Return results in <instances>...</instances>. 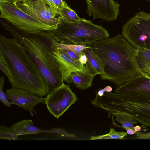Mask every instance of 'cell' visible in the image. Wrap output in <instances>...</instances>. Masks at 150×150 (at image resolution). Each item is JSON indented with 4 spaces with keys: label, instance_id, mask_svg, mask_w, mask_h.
Instances as JSON below:
<instances>
[{
    "label": "cell",
    "instance_id": "obj_12",
    "mask_svg": "<svg viewBox=\"0 0 150 150\" xmlns=\"http://www.w3.org/2000/svg\"><path fill=\"white\" fill-rule=\"evenodd\" d=\"M54 38L52 44V55L59 65L63 81L67 83L71 74L76 71H84L87 67L79 61L74 60L58 48Z\"/></svg>",
    "mask_w": 150,
    "mask_h": 150
},
{
    "label": "cell",
    "instance_id": "obj_19",
    "mask_svg": "<svg viewBox=\"0 0 150 150\" xmlns=\"http://www.w3.org/2000/svg\"><path fill=\"white\" fill-rule=\"evenodd\" d=\"M58 15L61 20L67 22L76 23L81 19L75 11L69 6L60 10Z\"/></svg>",
    "mask_w": 150,
    "mask_h": 150
},
{
    "label": "cell",
    "instance_id": "obj_27",
    "mask_svg": "<svg viewBox=\"0 0 150 150\" xmlns=\"http://www.w3.org/2000/svg\"><path fill=\"white\" fill-rule=\"evenodd\" d=\"M112 90V87L110 86H108L103 89L99 90L96 93V95L99 96H101L103 95L104 92H111Z\"/></svg>",
    "mask_w": 150,
    "mask_h": 150
},
{
    "label": "cell",
    "instance_id": "obj_1",
    "mask_svg": "<svg viewBox=\"0 0 150 150\" xmlns=\"http://www.w3.org/2000/svg\"><path fill=\"white\" fill-rule=\"evenodd\" d=\"M91 45L104 65V74L101 75L102 80L119 86L135 77L146 75L137 63L136 49L122 34L95 42Z\"/></svg>",
    "mask_w": 150,
    "mask_h": 150
},
{
    "label": "cell",
    "instance_id": "obj_5",
    "mask_svg": "<svg viewBox=\"0 0 150 150\" xmlns=\"http://www.w3.org/2000/svg\"><path fill=\"white\" fill-rule=\"evenodd\" d=\"M50 32L58 42L63 44H92L109 36L108 31L102 26L83 18L76 23L60 19L57 28Z\"/></svg>",
    "mask_w": 150,
    "mask_h": 150
},
{
    "label": "cell",
    "instance_id": "obj_11",
    "mask_svg": "<svg viewBox=\"0 0 150 150\" xmlns=\"http://www.w3.org/2000/svg\"><path fill=\"white\" fill-rule=\"evenodd\" d=\"M8 99L12 104L17 105L29 111L33 116L35 107L39 104L45 103V98H43L25 90L11 87L6 91Z\"/></svg>",
    "mask_w": 150,
    "mask_h": 150
},
{
    "label": "cell",
    "instance_id": "obj_10",
    "mask_svg": "<svg viewBox=\"0 0 150 150\" xmlns=\"http://www.w3.org/2000/svg\"><path fill=\"white\" fill-rule=\"evenodd\" d=\"M86 13L93 20L100 18L109 22L116 20L120 4L115 0H86Z\"/></svg>",
    "mask_w": 150,
    "mask_h": 150
},
{
    "label": "cell",
    "instance_id": "obj_4",
    "mask_svg": "<svg viewBox=\"0 0 150 150\" xmlns=\"http://www.w3.org/2000/svg\"><path fill=\"white\" fill-rule=\"evenodd\" d=\"M91 103L106 111L109 117L120 113L133 118L142 127H150V92H105L101 96L96 95Z\"/></svg>",
    "mask_w": 150,
    "mask_h": 150
},
{
    "label": "cell",
    "instance_id": "obj_29",
    "mask_svg": "<svg viewBox=\"0 0 150 150\" xmlns=\"http://www.w3.org/2000/svg\"><path fill=\"white\" fill-rule=\"evenodd\" d=\"M49 5L54 11L56 12L58 14V13L56 9L54 3V0H42Z\"/></svg>",
    "mask_w": 150,
    "mask_h": 150
},
{
    "label": "cell",
    "instance_id": "obj_25",
    "mask_svg": "<svg viewBox=\"0 0 150 150\" xmlns=\"http://www.w3.org/2000/svg\"><path fill=\"white\" fill-rule=\"evenodd\" d=\"M64 52L67 54L68 56L70 57L72 59L76 61H79V57L75 53H74L70 50H66L61 49Z\"/></svg>",
    "mask_w": 150,
    "mask_h": 150
},
{
    "label": "cell",
    "instance_id": "obj_23",
    "mask_svg": "<svg viewBox=\"0 0 150 150\" xmlns=\"http://www.w3.org/2000/svg\"><path fill=\"white\" fill-rule=\"evenodd\" d=\"M4 80V75L1 76L0 77V100L5 106L10 107L12 104L8 99L6 93L4 92L3 90Z\"/></svg>",
    "mask_w": 150,
    "mask_h": 150
},
{
    "label": "cell",
    "instance_id": "obj_15",
    "mask_svg": "<svg viewBox=\"0 0 150 150\" xmlns=\"http://www.w3.org/2000/svg\"><path fill=\"white\" fill-rule=\"evenodd\" d=\"M11 127L15 133L18 136L38 134L41 133H48L59 134V128L50 130H43L34 126L30 120L19 121L12 125Z\"/></svg>",
    "mask_w": 150,
    "mask_h": 150
},
{
    "label": "cell",
    "instance_id": "obj_7",
    "mask_svg": "<svg viewBox=\"0 0 150 150\" xmlns=\"http://www.w3.org/2000/svg\"><path fill=\"white\" fill-rule=\"evenodd\" d=\"M122 34L136 49L150 50V14L137 13L123 25Z\"/></svg>",
    "mask_w": 150,
    "mask_h": 150
},
{
    "label": "cell",
    "instance_id": "obj_3",
    "mask_svg": "<svg viewBox=\"0 0 150 150\" xmlns=\"http://www.w3.org/2000/svg\"><path fill=\"white\" fill-rule=\"evenodd\" d=\"M1 24L23 47L40 71L45 83L47 95L63 84L60 68L52 55L54 38L50 31L30 33L4 21H1Z\"/></svg>",
    "mask_w": 150,
    "mask_h": 150
},
{
    "label": "cell",
    "instance_id": "obj_30",
    "mask_svg": "<svg viewBox=\"0 0 150 150\" xmlns=\"http://www.w3.org/2000/svg\"><path fill=\"white\" fill-rule=\"evenodd\" d=\"M125 129L126 130L127 133L129 135H133L135 134L136 132L134 130L130 129Z\"/></svg>",
    "mask_w": 150,
    "mask_h": 150
},
{
    "label": "cell",
    "instance_id": "obj_20",
    "mask_svg": "<svg viewBox=\"0 0 150 150\" xmlns=\"http://www.w3.org/2000/svg\"><path fill=\"white\" fill-rule=\"evenodd\" d=\"M127 135V133L124 132H119L111 128L110 132L107 134L98 136H91L89 139L91 140L104 139H123Z\"/></svg>",
    "mask_w": 150,
    "mask_h": 150
},
{
    "label": "cell",
    "instance_id": "obj_18",
    "mask_svg": "<svg viewBox=\"0 0 150 150\" xmlns=\"http://www.w3.org/2000/svg\"><path fill=\"white\" fill-rule=\"evenodd\" d=\"M111 117H112V120L115 117L116 121L121 125L120 127L125 129H130L134 130V125L138 122L130 116L120 113H114Z\"/></svg>",
    "mask_w": 150,
    "mask_h": 150
},
{
    "label": "cell",
    "instance_id": "obj_24",
    "mask_svg": "<svg viewBox=\"0 0 150 150\" xmlns=\"http://www.w3.org/2000/svg\"><path fill=\"white\" fill-rule=\"evenodd\" d=\"M54 2L58 13L60 10L64 8L69 7L63 0H54Z\"/></svg>",
    "mask_w": 150,
    "mask_h": 150
},
{
    "label": "cell",
    "instance_id": "obj_21",
    "mask_svg": "<svg viewBox=\"0 0 150 150\" xmlns=\"http://www.w3.org/2000/svg\"><path fill=\"white\" fill-rule=\"evenodd\" d=\"M11 128L6 126L0 127V139L9 140H18L21 139Z\"/></svg>",
    "mask_w": 150,
    "mask_h": 150
},
{
    "label": "cell",
    "instance_id": "obj_8",
    "mask_svg": "<svg viewBox=\"0 0 150 150\" xmlns=\"http://www.w3.org/2000/svg\"><path fill=\"white\" fill-rule=\"evenodd\" d=\"M16 4L19 8L37 20L55 29L60 21L57 13L43 0H21Z\"/></svg>",
    "mask_w": 150,
    "mask_h": 150
},
{
    "label": "cell",
    "instance_id": "obj_28",
    "mask_svg": "<svg viewBox=\"0 0 150 150\" xmlns=\"http://www.w3.org/2000/svg\"><path fill=\"white\" fill-rule=\"evenodd\" d=\"M79 61L81 64L83 65H85L87 63L88 58L86 56L83 52L80 56Z\"/></svg>",
    "mask_w": 150,
    "mask_h": 150
},
{
    "label": "cell",
    "instance_id": "obj_2",
    "mask_svg": "<svg viewBox=\"0 0 150 150\" xmlns=\"http://www.w3.org/2000/svg\"><path fill=\"white\" fill-rule=\"evenodd\" d=\"M0 58L7 67L11 87L23 89L43 98L46 87L40 71L23 47L14 38L0 35Z\"/></svg>",
    "mask_w": 150,
    "mask_h": 150
},
{
    "label": "cell",
    "instance_id": "obj_17",
    "mask_svg": "<svg viewBox=\"0 0 150 150\" xmlns=\"http://www.w3.org/2000/svg\"><path fill=\"white\" fill-rule=\"evenodd\" d=\"M136 58L141 70L150 77V50L142 48H136Z\"/></svg>",
    "mask_w": 150,
    "mask_h": 150
},
{
    "label": "cell",
    "instance_id": "obj_32",
    "mask_svg": "<svg viewBox=\"0 0 150 150\" xmlns=\"http://www.w3.org/2000/svg\"><path fill=\"white\" fill-rule=\"evenodd\" d=\"M134 130L136 132L140 131L141 130V127L139 125H136L134 127Z\"/></svg>",
    "mask_w": 150,
    "mask_h": 150
},
{
    "label": "cell",
    "instance_id": "obj_33",
    "mask_svg": "<svg viewBox=\"0 0 150 150\" xmlns=\"http://www.w3.org/2000/svg\"><path fill=\"white\" fill-rule=\"evenodd\" d=\"M28 0L29 1H36L37 0Z\"/></svg>",
    "mask_w": 150,
    "mask_h": 150
},
{
    "label": "cell",
    "instance_id": "obj_6",
    "mask_svg": "<svg viewBox=\"0 0 150 150\" xmlns=\"http://www.w3.org/2000/svg\"><path fill=\"white\" fill-rule=\"evenodd\" d=\"M17 1L0 2V18L6 20L19 29L30 33L51 31L55 29L22 10L17 5Z\"/></svg>",
    "mask_w": 150,
    "mask_h": 150
},
{
    "label": "cell",
    "instance_id": "obj_31",
    "mask_svg": "<svg viewBox=\"0 0 150 150\" xmlns=\"http://www.w3.org/2000/svg\"><path fill=\"white\" fill-rule=\"evenodd\" d=\"M21 0H0V2H13L19 1Z\"/></svg>",
    "mask_w": 150,
    "mask_h": 150
},
{
    "label": "cell",
    "instance_id": "obj_14",
    "mask_svg": "<svg viewBox=\"0 0 150 150\" xmlns=\"http://www.w3.org/2000/svg\"><path fill=\"white\" fill-rule=\"evenodd\" d=\"M85 65L87 67V70L84 71L72 73L67 83H72L77 88L83 90L87 89L92 86L93 80L97 74L87 63Z\"/></svg>",
    "mask_w": 150,
    "mask_h": 150
},
{
    "label": "cell",
    "instance_id": "obj_34",
    "mask_svg": "<svg viewBox=\"0 0 150 150\" xmlns=\"http://www.w3.org/2000/svg\"><path fill=\"white\" fill-rule=\"evenodd\" d=\"M150 2V0H148Z\"/></svg>",
    "mask_w": 150,
    "mask_h": 150
},
{
    "label": "cell",
    "instance_id": "obj_9",
    "mask_svg": "<svg viewBox=\"0 0 150 150\" xmlns=\"http://www.w3.org/2000/svg\"><path fill=\"white\" fill-rule=\"evenodd\" d=\"M78 100L69 85L64 83L46 96L45 103L49 112L57 119Z\"/></svg>",
    "mask_w": 150,
    "mask_h": 150
},
{
    "label": "cell",
    "instance_id": "obj_16",
    "mask_svg": "<svg viewBox=\"0 0 150 150\" xmlns=\"http://www.w3.org/2000/svg\"><path fill=\"white\" fill-rule=\"evenodd\" d=\"M87 45V47L83 51L88 58L87 63L97 75H103L104 73V65L103 62L95 52L91 44Z\"/></svg>",
    "mask_w": 150,
    "mask_h": 150
},
{
    "label": "cell",
    "instance_id": "obj_26",
    "mask_svg": "<svg viewBox=\"0 0 150 150\" xmlns=\"http://www.w3.org/2000/svg\"><path fill=\"white\" fill-rule=\"evenodd\" d=\"M0 69L7 77L8 79L9 78L8 71L7 67L1 58H0Z\"/></svg>",
    "mask_w": 150,
    "mask_h": 150
},
{
    "label": "cell",
    "instance_id": "obj_13",
    "mask_svg": "<svg viewBox=\"0 0 150 150\" xmlns=\"http://www.w3.org/2000/svg\"><path fill=\"white\" fill-rule=\"evenodd\" d=\"M140 91L150 92V77L146 75L135 77L118 86L115 92L122 93Z\"/></svg>",
    "mask_w": 150,
    "mask_h": 150
},
{
    "label": "cell",
    "instance_id": "obj_22",
    "mask_svg": "<svg viewBox=\"0 0 150 150\" xmlns=\"http://www.w3.org/2000/svg\"><path fill=\"white\" fill-rule=\"evenodd\" d=\"M57 45L58 48L70 50L76 54L79 57L83 54V50L87 46V44L84 45L63 44H60L57 42Z\"/></svg>",
    "mask_w": 150,
    "mask_h": 150
}]
</instances>
